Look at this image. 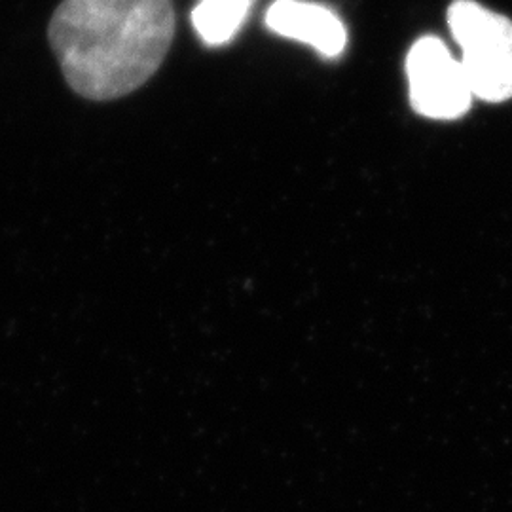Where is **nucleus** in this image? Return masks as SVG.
<instances>
[{"label": "nucleus", "instance_id": "nucleus-1", "mask_svg": "<svg viewBox=\"0 0 512 512\" xmlns=\"http://www.w3.org/2000/svg\"><path fill=\"white\" fill-rule=\"evenodd\" d=\"M73 92L112 101L162 67L175 37L171 0H63L48 29Z\"/></svg>", "mask_w": 512, "mask_h": 512}, {"label": "nucleus", "instance_id": "nucleus-2", "mask_svg": "<svg viewBox=\"0 0 512 512\" xmlns=\"http://www.w3.org/2000/svg\"><path fill=\"white\" fill-rule=\"evenodd\" d=\"M448 25L461 48V65L476 97L501 103L512 97V21L475 0H456Z\"/></svg>", "mask_w": 512, "mask_h": 512}, {"label": "nucleus", "instance_id": "nucleus-3", "mask_svg": "<svg viewBox=\"0 0 512 512\" xmlns=\"http://www.w3.org/2000/svg\"><path fill=\"white\" fill-rule=\"evenodd\" d=\"M412 107L427 118L452 120L465 114L473 92L461 61L435 37L418 40L406 59Z\"/></svg>", "mask_w": 512, "mask_h": 512}, {"label": "nucleus", "instance_id": "nucleus-4", "mask_svg": "<svg viewBox=\"0 0 512 512\" xmlns=\"http://www.w3.org/2000/svg\"><path fill=\"white\" fill-rule=\"evenodd\" d=\"M266 27L279 37L310 44L319 54L336 57L346 50L348 31L332 10L304 0H275Z\"/></svg>", "mask_w": 512, "mask_h": 512}, {"label": "nucleus", "instance_id": "nucleus-5", "mask_svg": "<svg viewBox=\"0 0 512 512\" xmlns=\"http://www.w3.org/2000/svg\"><path fill=\"white\" fill-rule=\"evenodd\" d=\"M255 0H200L192 25L207 46H224L236 37Z\"/></svg>", "mask_w": 512, "mask_h": 512}]
</instances>
